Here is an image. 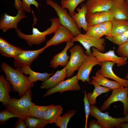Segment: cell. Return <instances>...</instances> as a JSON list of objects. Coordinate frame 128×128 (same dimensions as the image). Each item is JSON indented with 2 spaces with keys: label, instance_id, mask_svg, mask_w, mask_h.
<instances>
[{
  "label": "cell",
  "instance_id": "obj_1",
  "mask_svg": "<svg viewBox=\"0 0 128 128\" xmlns=\"http://www.w3.org/2000/svg\"><path fill=\"white\" fill-rule=\"evenodd\" d=\"M1 68L5 73L6 79L10 83L13 91L18 92L19 97L34 86V83L31 82L28 77L23 74L20 68L14 69L5 62L1 63Z\"/></svg>",
  "mask_w": 128,
  "mask_h": 128
},
{
  "label": "cell",
  "instance_id": "obj_2",
  "mask_svg": "<svg viewBox=\"0 0 128 128\" xmlns=\"http://www.w3.org/2000/svg\"><path fill=\"white\" fill-rule=\"evenodd\" d=\"M51 23L50 26L45 31L41 32L37 28L32 27V34L27 35L22 32L19 28L15 29L17 36L20 38L26 41L28 46H31L34 45H39L46 40V36L55 33L60 25L58 18L54 17L50 19Z\"/></svg>",
  "mask_w": 128,
  "mask_h": 128
},
{
  "label": "cell",
  "instance_id": "obj_3",
  "mask_svg": "<svg viewBox=\"0 0 128 128\" xmlns=\"http://www.w3.org/2000/svg\"><path fill=\"white\" fill-rule=\"evenodd\" d=\"M32 93L31 88L19 99L11 98L6 109L14 114L19 119L25 120L28 117L30 108L35 104L32 101Z\"/></svg>",
  "mask_w": 128,
  "mask_h": 128
},
{
  "label": "cell",
  "instance_id": "obj_4",
  "mask_svg": "<svg viewBox=\"0 0 128 128\" xmlns=\"http://www.w3.org/2000/svg\"><path fill=\"white\" fill-rule=\"evenodd\" d=\"M46 2L56 11L60 24L68 29L74 37L81 33L76 22L68 13L67 9L63 8L52 0H46Z\"/></svg>",
  "mask_w": 128,
  "mask_h": 128
},
{
  "label": "cell",
  "instance_id": "obj_5",
  "mask_svg": "<svg viewBox=\"0 0 128 128\" xmlns=\"http://www.w3.org/2000/svg\"><path fill=\"white\" fill-rule=\"evenodd\" d=\"M71 55L69 62L65 67L67 70V77H71L75 71L78 70L85 60L86 54L83 47L76 44L70 48Z\"/></svg>",
  "mask_w": 128,
  "mask_h": 128
},
{
  "label": "cell",
  "instance_id": "obj_6",
  "mask_svg": "<svg viewBox=\"0 0 128 128\" xmlns=\"http://www.w3.org/2000/svg\"><path fill=\"white\" fill-rule=\"evenodd\" d=\"M90 115L96 118L103 128H120V124L124 122L123 117H113L108 112H102L95 105H90Z\"/></svg>",
  "mask_w": 128,
  "mask_h": 128
},
{
  "label": "cell",
  "instance_id": "obj_7",
  "mask_svg": "<svg viewBox=\"0 0 128 128\" xmlns=\"http://www.w3.org/2000/svg\"><path fill=\"white\" fill-rule=\"evenodd\" d=\"M110 96L103 103L100 108L102 112L110 108L113 103L121 102L123 105V113L124 116L128 112V87H124L112 90Z\"/></svg>",
  "mask_w": 128,
  "mask_h": 128
},
{
  "label": "cell",
  "instance_id": "obj_8",
  "mask_svg": "<svg viewBox=\"0 0 128 128\" xmlns=\"http://www.w3.org/2000/svg\"><path fill=\"white\" fill-rule=\"evenodd\" d=\"M71 41L80 43L86 49V54L92 53L91 50V47L95 48L102 53H104L105 50V40L104 38H96L81 33L73 37Z\"/></svg>",
  "mask_w": 128,
  "mask_h": 128
},
{
  "label": "cell",
  "instance_id": "obj_9",
  "mask_svg": "<svg viewBox=\"0 0 128 128\" xmlns=\"http://www.w3.org/2000/svg\"><path fill=\"white\" fill-rule=\"evenodd\" d=\"M86 59L78 69V72L76 75L78 79L82 82H87L90 84V74L93 68L95 66L101 65V62L99 61L91 53L86 54Z\"/></svg>",
  "mask_w": 128,
  "mask_h": 128
},
{
  "label": "cell",
  "instance_id": "obj_10",
  "mask_svg": "<svg viewBox=\"0 0 128 128\" xmlns=\"http://www.w3.org/2000/svg\"><path fill=\"white\" fill-rule=\"evenodd\" d=\"M47 47L45 46L36 50H24L14 59V67L21 68L30 66L33 61Z\"/></svg>",
  "mask_w": 128,
  "mask_h": 128
},
{
  "label": "cell",
  "instance_id": "obj_11",
  "mask_svg": "<svg viewBox=\"0 0 128 128\" xmlns=\"http://www.w3.org/2000/svg\"><path fill=\"white\" fill-rule=\"evenodd\" d=\"M17 11V14L15 16L10 15L6 13L2 16L0 22V29L3 32H6L12 28L17 29L18 23L22 19L27 17L22 8Z\"/></svg>",
  "mask_w": 128,
  "mask_h": 128
},
{
  "label": "cell",
  "instance_id": "obj_12",
  "mask_svg": "<svg viewBox=\"0 0 128 128\" xmlns=\"http://www.w3.org/2000/svg\"><path fill=\"white\" fill-rule=\"evenodd\" d=\"M78 81L76 75L63 81L55 87L48 89L43 96H47L58 92L61 93L67 91H79L81 87Z\"/></svg>",
  "mask_w": 128,
  "mask_h": 128
},
{
  "label": "cell",
  "instance_id": "obj_13",
  "mask_svg": "<svg viewBox=\"0 0 128 128\" xmlns=\"http://www.w3.org/2000/svg\"><path fill=\"white\" fill-rule=\"evenodd\" d=\"M92 53L99 62L110 61L114 62L118 67L126 65L127 63V58L123 57L118 56L115 54L114 49L105 53L100 52L94 47L91 49Z\"/></svg>",
  "mask_w": 128,
  "mask_h": 128
},
{
  "label": "cell",
  "instance_id": "obj_14",
  "mask_svg": "<svg viewBox=\"0 0 128 128\" xmlns=\"http://www.w3.org/2000/svg\"><path fill=\"white\" fill-rule=\"evenodd\" d=\"M74 36L66 28L60 24L53 37L46 42L45 46L48 47L52 45H58L64 42L71 41Z\"/></svg>",
  "mask_w": 128,
  "mask_h": 128
},
{
  "label": "cell",
  "instance_id": "obj_15",
  "mask_svg": "<svg viewBox=\"0 0 128 128\" xmlns=\"http://www.w3.org/2000/svg\"><path fill=\"white\" fill-rule=\"evenodd\" d=\"M115 63L110 61L101 62V68L96 72L107 78L113 79L119 82L124 87H128V79H123L117 75L113 70Z\"/></svg>",
  "mask_w": 128,
  "mask_h": 128
},
{
  "label": "cell",
  "instance_id": "obj_16",
  "mask_svg": "<svg viewBox=\"0 0 128 128\" xmlns=\"http://www.w3.org/2000/svg\"><path fill=\"white\" fill-rule=\"evenodd\" d=\"M66 43V46L63 50L53 57L50 62V67L55 69L59 66L64 67L67 65L70 58L67 54V51L73 46L74 44V42L71 41Z\"/></svg>",
  "mask_w": 128,
  "mask_h": 128
},
{
  "label": "cell",
  "instance_id": "obj_17",
  "mask_svg": "<svg viewBox=\"0 0 128 128\" xmlns=\"http://www.w3.org/2000/svg\"><path fill=\"white\" fill-rule=\"evenodd\" d=\"M114 18L113 14L110 10L93 13H87L86 15L88 27L99 25L111 21Z\"/></svg>",
  "mask_w": 128,
  "mask_h": 128
},
{
  "label": "cell",
  "instance_id": "obj_18",
  "mask_svg": "<svg viewBox=\"0 0 128 128\" xmlns=\"http://www.w3.org/2000/svg\"><path fill=\"white\" fill-rule=\"evenodd\" d=\"M113 0H87L85 4L87 13L109 11L111 8Z\"/></svg>",
  "mask_w": 128,
  "mask_h": 128
},
{
  "label": "cell",
  "instance_id": "obj_19",
  "mask_svg": "<svg viewBox=\"0 0 128 128\" xmlns=\"http://www.w3.org/2000/svg\"><path fill=\"white\" fill-rule=\"evenodd\" d=\"M114 18L128 20V6L125 0H113L112 5L109 10Z\"/></svg>",
  "mask_w": 128,
  "mask_h": 128
},
{
  "label": "cell",
  "instance_id": "obj_20",
  "mask_svg": "<svg viewBox=\"0 0 128 128\" xmlns=\"http://www.w3.org/2000/svg\"><path fill=\"white\" fill-rule=\"evenodd\" d=\"M67 70L65 67L60 70H57L51 77L41 83V89H48L54 87L64 81L67 77Z\"/></svg>",
  "mask_w": 128,
  "mask_h": 128
},
{
  "label": "cell",
  "instance_id": "obj_21",
  "mask_svg": "<svg viewBox=\"0 0 128 128\" xmlns=\"http://www.w3.org/2000/svg\"><path fill=\"white\" fill-rule=\"evenodd\" d=\"M77 11L78 12H74L71 16L79 29L82 28L86 32L88 28V25L86 18L87 11L85 4H82L81 7L77 8Z\"/></svg>",
  "mask_w": 128,
  "mask_h": 128
},
{
  "label": "cell",
  "instance_id": "obj_22",
  "mask_svg": "<svg viewBox=\"0 0 128 128\" xmlns=\"http://www.w3.org/2000/svg\"><path fill=\"white\" fill-rule=\"evenodd\" d=\"M10 82L3 75H0V101L6 106L11 98L9 93L11 91L12 86Z\"/></svg>",
  "mask_w": 128,
  "mask_h": 128
},
{
  "label": "cell",
  "instance_id": "obj_23",
  "mask_svg": "<svg viewBox=\"0 0 128 128\" xmlns=\"http://www.w3.org/2000/svg\"><path fill=\"white\" fill-rule=\"evenodd\" d=\"M20 70L23 73L29 75L28 78L30 82L32 83H34L38 81L44 82L55 73L54 72L50 73L37 72L33 71L30 66L23 67L20 68Z\"/></svg>",
  "mask_w": 128,
  "mask_h": 128
},
{
  "label": "cell",
  "instance_id": "obj_24",
  "mask_svg": "<svg viewBox=\"0 0 128 128\" xmlns=\"http://www.w3.org/2000/svg\"><path fill=\"white\" fill-rule=\"evenodd\" d=\"M90 84L93 85L95 87L93 92H89L86 94L87 97L90 105L95 104L96 102V98L98 96L111 90L108 88L101 86L93 80L91 81Z\"/></svg>",
  "mask_w": 128,
  "mask_h": 128
},
{
  "label": "cell",
  "instance_id": "obj_25",
  "mask_svg": "<svg viewBox=\"0 0 128 128\" xmlns=\"http://www.w3.org/2000/svg\"><path fill=\"white\" fill-rule=\"evenodd\" d=\"M92 78L100 85L108 88L112 90L124 87L118 82L110 80L97 72L95 76L92 77Z\"/></svg>",
  "mask_w": 128,
  "mask_h": 128
},
{
  "label": "cell",
  "instance_id": "obj_26",
  "mask_svg": "<svg viewBox=\"0 0 128 128\" xmlns=\"http://www.w3.org/2000/svg\"><path fill=\"white\" fill-rule=\"evenodd\" d=\"M112 28L110 36H114L125 33L128 29V20L114 18L111 20Z\"/></svg>",
  "mask_w": 128,
  "mask_h": 128
},
{
  "label": "cell",
  "instance_id": "obj_27",
  "mask_svg": "<svg viewBox=\"0 0 128 128\" xmlns=\"http://www.w3.org/2000/svg\"><path fill=\"white\" fill-rule=\"evenodd\" d=\"M63 109L60 105H54L46 111L43 119L49 123H54L58 118L63 114Z\"/></svg>",
  "mask_w": 128,
  "mask_h": 128
},
{
  "label": "cell",
  "instance_id": "obj_28",
  "mask_svg": "<svg viewBox=\"0 0 128 128\" xmlns=\"http://www.w3.org/2000/svg\"><path fill=\"white\" fill-rule=\"evenodd\" d=\"M54 105H52L47 106H40L34 104L29 110V116L43 119L46 110Z\"/></svg>",
  "mask_w": 128,
  "mask_h": 128
},
{
  "label": "cell",
  "instance_id": "obj_29",
  "mask_svg": "<svg viewBox=\"0 0 128 128\" xmlns=\"http://www.w3.org/2000/svg\"><path fill=\"white\" fill-rule=\"evenodd\" d=\"M76 110H68L62 116H59L54 123L57 126L60 128H66L70 119L76 113Z\"/></svg>",
  "mask_w": 128,
  "mask_h": 128
},
{
  "label": "cell",
  "instance_id": "obj_30",
  "mask_svg": "<svg viewBox=\"0 0 128 128\" xmlns=\"http://www.w3.org/2000/svg\"><path fill=\"white\" fill-rule=\"evenodd\" d=\"M27 128H43L48 123V121L43 119L29 116L25 120Z\"/></svg>",
  "mask_w": 128,
  "mask_h": 128
},
{
  "label": "cell",
  "instance_id": "obj_31",
  "mask_svg": "<svg viewBox=\"0 0 128 128\" xmlns=\"http://www.w3.org/2000/svg\"><path fill=\"white\" fill-rule=\"evenodd\" d=\"M24 50L20 47L12 45L5 48H0V53L3 56L14 59Z\"/></svg>",
  "mask_w": 128,
  "mask_h": 128
},
{
  "label": "cell",
  "instance_id": "obj_32",
  "mask_svg": "<svg viewBox=\"0 0 128 128\" xmlns=\"http://www.w3.org/2000/svg\"><path fill=\"white\" fill-rule=\"evenodd\" d=\"M85 0H61V5L63 8L68 9L69 14L71 16L77 6Z\"/></svg>",
  "mask_w": 128,
  "mask_h": 128
},
{
  "label": "cell",
  "instance_id": "obj_33",
  "mask_svg": "<svg viewBox=\"0 0 128 128\" xmlns=\"http://www.w3.org/2000/svg\"><path fill=\"white\" fill-rule=\"evenodd\" d=\"M105 37L119 46L128 41V38L125 33L114 36H106Z\"/></svg>",
  "mask_w": 128,
  "mask_h": 128
},
{
  "label": "cell",
  "instance_id": "obj_34",
  "mask_svg": "<svg viewBox=\"0 0 128 128\" xmlns=\"http://www.w3.org/2000/svg\"><path fill=\"white\" fill-rule=\"evenodd\" d=\"M85 34L97 38H101L104 35L98 25L88 27L87 30Z\"/></svg>",
  "mask_w": 128,
  "mask_h": 128
},
{
  "label": "cell",
  "instance_id": "obj_35",
  "mask_svg": "<svg viewBox=\"0 0 128 128\" xmlns=\"http://www.w3.org/2000/svg\"><path fill=\"white\" fill-rule=\"evenodd\" d=\"M13 117L17 118L14 114L7 109L1 110L0 112V124H4L9 119Z\"/></svg>",
  "mask_w": 128,
  "mask_h": 128
},
{
  "label": "cell",
  "instance_id": "obj_36",
  "mask_svg": "<svg viewBox=\"0 0 128 128\" xmlns=\"http://www.w3.org/2000/svg\"><path fill=\"white\" fill-rule=\"evenodd\" d=\"M22 8L27 12L31 13L32 12L30 5H34L37 9L39 7V4L36 0H22Z\"/></svg>",
  "mask_w": 128,
  "mask_h": 128
},
{
  "label": "cell",
  "instance_id": "obj_37",
  "mask_svg": "<svg viewBox=\"0 0 128 128\" xmlns=\"http://www.w3.org/2000/svg\"><path fill=\"white\" fill-rule=\"evenodd\" d=\"M98 25L104 35H110L112 28V23L111 21H107Z\"/></svg>",
  "mask_w": 128,
  "mask_h": 128
},
{
  "label": "cell",
  "instance_id": "obj_38",
  "mask_svg": "<svg viewBox=\"0 0 128 128\" xmlns=\"http://www.w3.org/2000/svg\"><path fill=\"white\" fill-rule=\"evenodd\" d=\"M84 96L83 99L84 102V110L85 113L86 119L85 128H87L88 119L90 114V105L86 96V91H84Z\"/></svg>",
  "mask_w": 128,
  "mask_h": 128
},
{
  "label": "cell",
  "instance_id": "obj_39",
  "mask_svg": "<svg viewBox=\"0 0 128 128\" xmlns=\"http://www.w3.org/2000/svg\"><path fill=\"white\" fill-rule=\"evenodd\" d=\"M116 53L120 56L128 58V41L119 46Z\"/></svg>",
  "mask_w": 128,
  "mask_h": 128
},
{
  "label": "cell",
  "instance_id": "obj_40",
  "mask_svg": "<svg viewBox=\"0 0 128 128\" xmlns=\"http://www.w3.org/2000/svg\"><path fill=\"white\" fill-rule=\"evenodd\" d=\"M89 128H103L97 120L93 119L90 121L88 124Z\"/></svg>",
  "mask_w": 128,
  "mask_h": 128
},
{
  "label": "cell",
  "instance_id": "obj_41",
  "mask_svg": "<svg viewBox=\"0 0 128 128\" xmlns=\"http://www.w3.org/2000/svg\"><path fill=\"white\" fill-rule=\"evenodd\" d=\"M15 128H27L25 120L18 119L14 126Z\"/></svg>",
  "mask_w": 128,
  "mask_h": 128
},
{
  "label": "cell",
  "instance_id": "obj_42",
  "mask_svg": "<svg viewBox=\"0 0 128 128\" xmlns=\"http://www.w3.org/2000/svg\"><path fill=\"white\" fill-rule=\"evenodd\" d=\"M4 39L0 37V48L5 49L12 45Z\"/></svg>",
  "mask_w": 128,
  "mask_h": 128
},
{
  "label": "cell",
  "instance_id": "obj_43",
  "mask_svg": "<svg viewBox=\"0 0 128 128\" xmlns=\"http://www.w3.org/2000/svg\"><path fill=\"white\" fill-rule=\"evenodd\" d=\"M14 4L15 8L17 10L22 8V2L20 0H14Z\"/></svg>",
  "mask_w": 128,
  "mask_h": 128
},
{
  "label": "cell",
  "instance_id": "obj_44",
  "mask_svg": "<svg viewBox=\"0 0 128 128\" xmlns=\"http://www.w3.org/2000/svg\"><path fill=\"white\" fill-rule=\"evenodd\" d=\"M120 128H128V122H124L120 124Z\"/></svg>",
  "mask_w": 128,
  "mask_h": 128
},
{
  "label": "cell",
  "instance_id": "obj_45",
  "mask_svg": "<svg viewBox=\"0 0 128 128\" xmlns=\"http://www.w3.org/2000/svg\"><path fill=\"white\" fill-rule=\"evenodd\" d=\"M123 120L124 122H128V112L124 117H123Z\"/></svg>",
  "mask_w": 128,
  "mask_h": 128
},
{
  "label": "cell",
  "instance_id": "obj_46",
  "mask_svg": "<svg viewBox=\"0 0 128 128\" xmlns=\"http://www.w3.org/2000/svg\"><path fill=\"white\" fill-rule=\"evenodd\" d=\"M124 79H128V73L126 74V76L124 78Z\"/></svg>",
  "mask_w": 128,
  "mask_h": 128
},
{
  "label": "cell",
  "instance_id": "obj_47",
  "mask_svg": "<svg viewBox=\"0 0 128 128\" xmlns=\"http://www.w3.org/2000/svg\"><path fill=\"white\" fill-rule=\"evenodd\" d=\"M128 38V29H127V31L125 32Z\"/></svg>",
  "mask_w": 128,
  "mask_h": 128
},
{
  "label": "cell",
  "instance_id": "obj_48",
  "mask_svg": "<svg viewBox=\"0 0 128 128\" xmlns=\"http://www.w3.org/2000/svg\"><path fill=\"white\" fill-rule=\"evenodd\" d=\"M128 6V0H125Z\"/></svg>",
  "mask_w": 128,
  "mask_h": 128
},
{
  "label": "cell",
  "instance_id": "obj_49",
  "mask_svg": "<svg viewBox=\"0 0 128 128\" xmlns=\"http://www.w3.org/2000/svg\"></svg>",
  "mask_w": 128,
  "mask_h": 128
},
{
  "label": "cell",
  "instance_id": "obj_50",
  "mask_svg": "<svg viewBox=\"0 0 128 128\" xmlns=\"http://www.w3.org/2000/svg\"><path fill=\"white\" fill-rule=\"evenodd\" d=\"M36 0L37 1V0Z\"/></svg>",
  "mask_w": 128,
  "mask_h": 128
},
{
  "label": "cell",
  "instance_id": "obj_51",
  "mask_svg": "<svg viewBox=\"0 0 128 128\" xmlns=\"http://www.w3.org/2000/svg\"></svg>",
  "mask_w": 128,
  "mask_h": 128
}]
</instances>
